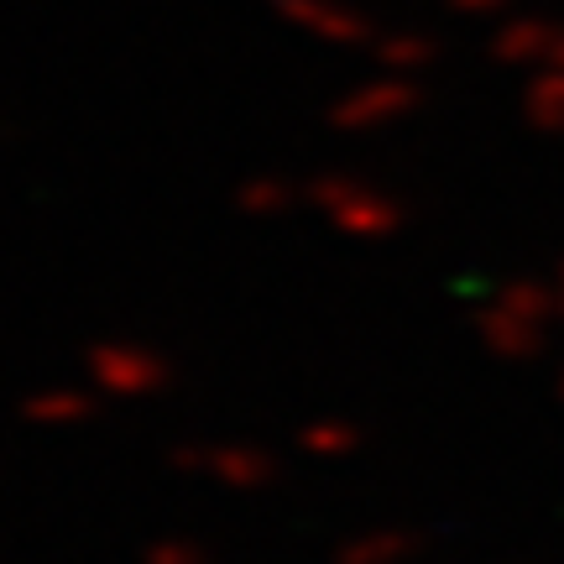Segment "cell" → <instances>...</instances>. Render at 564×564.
<instances>
[{
    "instance_id": "7a4b0ae2",
    "label": "cell",
    "mask_w": 564,
    "mask_h": 564,
    "mask_svg": "<svg viewBox=\"0 0 564 564\" xmlns=\"http://www.w3.org/2000/svg\"><path fill=\"white\" fill-rule=\"evenodd\" d=\"M147 564H209V554L199 544H152Z\"/></svg>"
},
{
    "instance_id": "6da1fadb",
    "label": "cell",
    "mask_w": 564,
    "mask_h": 564,
    "mask_svg": "<svg viewBox=\"0 0 564 564\" xmlns=\"http://www.w3.org/2000/svg\"><path fill=\"white\" fill-rule=\"evenodd\" d=\"M413 539L408 533H371V539H356V544L340 549V564H403L413 554Z\"/></svg>"
},
{
    "instance_id": "3957f363",
    "label": "cell",
    "mask_w": 564,
    "mask_h": 564,
    "mask_svg": "<svg viewBox=\"0 0 564 564\" xmlns=\"http://www.w3.org/2000/svg\"><path fill=\"white\" fill-rule=\"evenodd\" d=\"M32 413H37V419H68V413H79V403H74V398H37Z\"/></svg>"
}]
</instances>
